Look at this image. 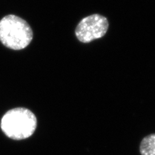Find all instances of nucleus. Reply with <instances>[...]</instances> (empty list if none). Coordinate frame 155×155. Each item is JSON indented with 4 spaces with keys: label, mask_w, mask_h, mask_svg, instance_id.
<instances>
[{
    "label": "nucleus",
    "mask_w": 155,
    "mask_h": 155,
    "mask_svg": "<svg viewBox=\"0 0 155 155\" xmlns=\"http://www.w3.org/2000/svg\"><path fill=\"white\" fill-rule=\"evenodd\" d=\"M37 118L32 111L25 107L10 109L3 114L0 127L10 139L22 140L31 137L37 127Z\"/></svg>",
    "instance_id": "obj_1"
},
{
    "label": "nucleus",
    "mask_w": 155,
    "mask_h": 155,
    "mask_svg": "<svg viewBox=\"0 0 155 155\" xmlns=\"http://www.w3.org/2000/svg\"><path fill=\"white\" fill-rule=\"evenodd\" d=\"M33 36L30 25L20 17L8 14L0 20V42L10 49H24L30 45Z\"/></svg>",
    "instance_id": "obj_2"
},
{
    "label": "nucleus",
    "mask_w": 155,
    "mask_h": 155,
    "mask_svg": "<svg viewBox=\"0 0 155 155\" xmlns=\"http://www.w3.org/2000/svg\"><path fill=\"white\" fill-rule=\"evenodd\" d=\"M108 28L107 19L100 14H93L81 19L76 28L75 35L80 41L89 43L104 36Z\"/></svg>",
    "instance_id": "obj_3"
},
{
    "label": "nucleus",
    "mask_w": 155,
    "mask_h": 155,
    "mask_svg": "<svg viewBox=\"0 0 155 155\" xmlns=\"http://www.w3.org/2000/svg\"><path fill=\"white\" fill-rule=\"evenodd\" d=\"M140 152L141 155H155V134L143 138L140 145Z\"/></svg>",
    "instance_id": "obj_4"
}]
</instances>
